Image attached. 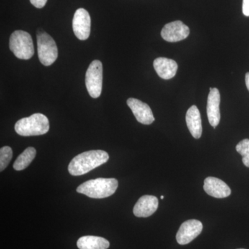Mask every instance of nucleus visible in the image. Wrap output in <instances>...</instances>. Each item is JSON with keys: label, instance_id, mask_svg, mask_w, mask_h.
I'll return each instance as SVG.
<instances>
[{"label": "nucleus", "instance_id": "1", "mask_svg": "<svg viewBox=\"0 0 249 249\" xmlns=\"http://www.w3.org/2000/svg\"><path fill=\"white\" fill-rule=\"evenodd\" d=\"M109 155L104 150H89L77 155L68 166L69 173L73 176H80L104 164L109 160Z\"/></svg>", "mask_w": 249, "mask_h": 249}, {"label": "nucleus", "instance_id": "2", "mask_svg": "<svg viewBox=\"0 0 249 249\" xmlns=\"http://www.w3.org/2000/svg\"><path fill=\"white\" fill-rule=\"evenodd\" d=\"M119 186L118 180L114 178H98L82 183L76 191L93 199H104L115 193Z\"/></svg>", "mask_w": 249, "mask_h": 249}, {"label": "nucleus", "instance_id": "3", "mask_svg": "<svg viewBox=\"0 0 249 249\" xmlns=\"http://www.w3.org/2000/svg\"><path fill=\"white\" fill-rule=\"evenodd\" d=\"M15 130L23 137L43 135L49 132V119L44 114L36 113L17 121Z\"/></svg>", "mask_w": 249, "mask_h": 249}, {"label": "nucleus", "instance_id": "4", "mask_svg": "<svg viewBox=\"0 0 249 249\" xmlns=\"http://www.w3.org/2000/svg\"><path fill=\"white\" fill-rule=\"evenodd\" d=\"M10 50L18 58L29 60L34 55L32 37L29 33L22 30L14 31L9 40Z\"/></svg>", "mask_w": 249, "mask_h": 249}, {"label": "nucleus", "instance_id": "5", "mask_svg": "<svg viewBox=\"0 0 249 249\" xmlns=\"http://www.w3.org/2000/svg\"><path fill=\"white\" fill-rule=\"evenodd\" d=\"M37 54L39 60L45 66H50L58 56V50L53 37L45 32L37 34Z\"/></svg>", "mask_w": 249, "mask_h": 249}, {"label": "nucleus", "instance_id": "6", "mask_svg": "<svg viewBox=\"0 0 249 249\" xmlns=\"http://www.w3.org/2000/svg\"><path fill=\"white\" fill-rule=\"evenodd\" d=\"M85 85L91 98H97L101 96L103 88V64L95 60L90 64L86 75Z\"/></svg>", "mask_w": 249, "mask_h": 249}, {"label": "nucleus", "instance_id": "7", "mask_svg": "<svg viewBox=\"0 0 249 249\" xmlns=\"http://www.w3.org/2000/svg\"><path fill=\"white\" fill-rule=\"evenodd\" d=\"M203 224L196 219H190L181 224L177 234V241L179 245H186L200 235Z\"/></svg>", "mask_w": 249, "mask_h": 249}, {"label": "nucleus", "instance_id": "8", "mask_svg": "<svg viewBox=\"0 0 249 249\" xmlns=\"http://www.w3.org/2000/svg\"><path fill=\"white\" fill-rule=\"evenodd\" d=\"M73 30L75 36L80 40H88L91 32V18L88 11L78 9L73 18Z\"/></svg>", "mask_w": 249, "mask_h": 249}, {"label": "nucleus", "instance_id": "9", "mask_svg": "<svg viewBox=\"0 0 249 249\" xmlns=\"http://www.w3.org/2000/svg\"><path fill=\"white\" fill-rule=\"evenodd\" d=\"M160 34L167 42H177L187 38L190 34V29L181 21L178 20L165 24Z\"/></svg>", "mask_w": 249, "mask_h": 249}, {"label": "nucleus", "instance_id": "10", "mask_svg": "<svg viewBox=\"0 0 249 249\" xmlns=\"http://www.w3.org/2000/svg\"><path fill=\"white\" fill-rule=\"evenodd\" d=\"M127 104L140 124H150L155 121L151 108L146 103L137 98H130L127 99Z\"/></svg>", "mask_w": 249, "mask_h": 249}, {"label": "nucleus", "instance_id": "11", "mask_svg": "<svg viewBox=\"0 0 249 249\" xmlns=\"http://www.w3.org/2000/svg\"><path fill=\"white\" fill-rule=\"evenodd\" d=\"M204 189L209 196L219 199L227 197L231 194V190L227 183L213 177H209L204 180Z\"/></svg>", "mask_w": 249, "mask_h": 249}, {"label": "nucleus", "instance_id": "12", "mask_svg": "<svg viewBox=\"0 0 249 249\" xmlns=\"http://www.w3.org/2000/svg\"><path fill=\"white\" fill-rule=\"evenodd\" d=\"M158 207L157 197L153 196H144L134 205V214L137 217H148L155 213Z\"/></svg>", "mask_w": 249, "mask_h": 249}, {"label": "nucleus", "instance_id": "13", "mask_svg": "<svg viewBox=\"0 0 249 249\" xmlns=\"http://www.w3.org/2000/svg\"><path fill=\"white\" fill-rule=\"evenodd\" d=\"M220 93L217 88L210 91L207 101V116L210 124L215 128L220 122Z\"/></svg>", "mask_w": 249, "mask_h": 249}, {"label": "nucleus", "instance_id": "14", "mask_svg": "<svg viewBox=\"0 0 249 249\" xmlns=\"http://www.w3.org/2000/svg\"><path fill=\"white\" fill-rule=\"evenodd\" d=\"M153 66L159 76L164 80L173 78L178 70V63L175 60L167 58H156Z\"/></svg>", "mask_w": 249, "mask_h": 249}, {"label": "nucleus", "instance_id": "15", "mask_svg": "<svg viewBox=\"0 0 249 249\" xmlns=\"http://www.w3.org/2000/svg\"><path fill=\"white\" fill-rule=\"evenodd\" d=\"M187 126L195 139L200 138L202 134L201 114L196 106H193L187 111L186 115Z\"/></svg>", "mask_w": 249, "mask_h": 249}, {"label": "nucleus", "instance_id": "16", "mask_svg": "<svg viewBox=\"0 0 249 249\" xmlns=\"http://www.w3.org/2000/svg\"><path fill=\"white\" fill-rule=\"evenodd\" d=\"M77 247L79 249H107L109 242L106 239L97 236H83L78 239Z\"/></svg>", "mask_w": 249, "mask_h": 249}, {"label": "nucleus", "instance_id": "17", "mask_svg": "<svg viewBox=\"0 0 249 249\" xmlns=\"http://www.w3.org/2000/svg\"><path fill=\"white\" fill-rule=\"evenodd\" d=\"M36 150L34 147H29L18 157L14 162V168L17 171H21L27 168L35 159Z\"/></svg>", "mask_w": 249, "mask_h": 249}, {"label": "nucleus", "instance_id": "18", "mask_svg": "<svg viewBox=\"0 0 249 249\" xmlns=\"http://www.w3.org/2000/svg\"><path fill=\"white\" fill-rule=\"evenodd\" d=\"M236 150L242 156V162L249 168V139H245L236 145Z\"/></svg>", "mask_w": 249, "mask_h": 249}, {"label": "nucleus", "instance_id": "19", "mask_svg": "<svg viewBox=\"0 0 249 249\" xmlns=\"http://www.w3.org/2000/svg\"><path fill=\"white\" fill-rule=\"evenodd\" d=\"M12 157L13 150L11 147L4 146L0 149V171L2 172L8 166Z\"/></svg>", "mask_w": 249, "mask_h": 249}, {"label": "nucleus", "instance_id": "20", "mask_svg": "<svg viewBox=\"0 0 249 249\" xmlns=\"http://www.w3.org/2000/svg\"><path fill=\"white\" fill-rule=\"evenodd\" d=\"M31 4L37 9H42L47 4V0H30Z\"/></svg>", "mask_w": 249, "mask_h": 249}, {"label": "nucleus", "instance_id": "21", "mask_svg": "<svg viewBox=\"0 0 249 249\" xmlns=\"http://www.w3.org/2000/svg\"><path fill=\"white\" fill-rule=\"evenodd\" d=\"M242 12L245 16L249 17V0H243L242 3Z\"/></svg>", "mask_w": 249, "mask_h": 249}, {"label": "nucleus", "instance_id": "22", "mask_svg": "<svg viewBox=\"0 0 249 249\" xmlns=\"http://www.w3.org/2000/svg\"><path fill=\"white\" fill-rule=\"evenodd\" d=\"M245 82L246 85H247V89H248L249 91V72H248V73H246Z\"/></svg>", "mask_w": 249, "mask_h": 249}, {"label": "nucleus", "instance_id": "23", "mask_svg": "<svg viewBox=\"0 0 249 249\" xmlns=\"http://www.w3.org/2000/svg\"><path fill=\"white\" fill-rule=\"evenodd\" d=\"M163 198H164V196H160V199H163Z\"/></svg>", "mask_w": 249, "mask_h": 249}, {"label": "nucleus", "instance_id": "24", "mask_svg": "<svg viewBox=\"0 0 249 249\" xmlns=\"http://www.w3.org/2000/svg\"></svg>", "mask_w": 249, "mask_h": 249}]
</instances>
